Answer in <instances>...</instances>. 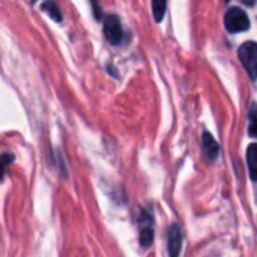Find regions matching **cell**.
Here are the masks:
<instances>
[{
    "instance_id": "obj_5",
    "label": "cell",
    "mask_w": 257,
    "mask_h": 257,
    "mask_svg": "<svg viewBox=\"0 0 257 257\" xmlns=\"http://www.w3.org/2000/svg\"><path fill=\"white\" fill-rule=\"evenodd\" d=\"M203 152L209 160H215L218 155V145L209 133H203Z\"/></svg>"
},
{
    "instance_id": "obj_8",
    "label": "cell",
    "mask_w": 257,
    "mask_h": 257,
    "mask_svg": "<svg viewBox=\"0 0 257 257\" xmlns=\"http://www.w3.org/2000/svg\"><path fill=\"white\" fill-rule=\"evenodd\" d=\"M154 241V230L151 227V224L142 226L140 229V244L142 247H149Z\"/></svg>"
},
{
    "instance_id": "obj_6",
    "label": "cell",
    "mask_w": 257,
    "mask_h": 257,
    "mask_svg": "<svg viewBox=\"0 0 257 257\" xmlns=\"http://www.w3.org/2000/svg\"><path fill=\"white\" fill-rule=\"evenodd\" d=\"M247 160H248L250 176L253 181H257V143L250 145V148L247 151Z\"/></svg>"
},
{
    "instance_id": "obj_10",
    "label": "cell",
    "mask_w": 257,
    "mask_h": 257,
    "mask_svg": "<svg viewBox=\"0 0 257 257\" xmlns=\"http://www.w3.org/2000/svg\"><path fill=\"white\" fill-rule=\"evenodd\" d=\"M12 163H14V155L12 154H2L0 155V181H3L8 166L12 164Z\"/></svg>"
},
{
    "instance_id": "obj_2",
    "label": "cell",
    "mask_w": 257,
    "mask_h": 257,
    "mask_svg": "<svg viewBox=\"0 0 257 257\" xmlns=\"http://www.w3.org/2000/svg\"><path fill=\"white\" fill-rule=\"evenodd\" d=\"M239 60L248 75L256 80L257 78V44L256 42H245L241 45L239 51Z\"/></svg>"
},
{
    "instance_id": "obj_11",
    "label": "cell",
    "mask_w": 257,
    "mask_h": 257,
    "mask_svg": "<svg viewBox=\"0 0 257 257\" xmlns=\"http://www.w3.org/2000/svg\"><path fill=\"white\" fill-rule=\"evenodd\" d=\"M248 133L251 137H257V105H253L250 111V125H248Z\"/></svg>"
},
{
    "instance_id": "obj_4",
    "label": "cell",
    "mask_w": 257,
    "mask_h": 257,
    "mask_svg": "<svg viewBox=\"0 0 257 257\" xmlns=\"http://www.w3.org/2000/svg\"><path fill=\"white\" fill-rule=\"evenodd\" d=\"M182 247V232L179 226H172L169 230V254L170 257H178Z\"/></svg>"
},
{
    "instance_id": "obj_12",
    "label": "cell",
    "mask_w": 257,
    "mask_h": 257,
    "mask_svg": "<svg viewBox=\"0 0 257 257\" xmlns=\"http://www.w3.org/2000/svg\"><path fill=\"white\" fill-rule=\"evenodd\" d=\"M56 161H57V167H59V173L62 175L63 179L68 178V170H66V166L63 163V157H62V152H56Z\"/></svg>"
},
{
    "instance_id": "obj_1",
    "label": "cell",
    "mask_w": 257,
    "mask_h": 257,
    "mask_svg": "<svg viewBox=\"0 0 257 257\" xmlns=\"http://www.w3.org/2000/svg\"><path fill=\"white\" fill-rule=\"evenodd\" d=\"M224 24L226 29L232 33H239V32H245L250 27V20L247 17V14L239 9V8H230L226 15H224Z\"/></svg>"
},
{
    "instance_id": "obj_9",
    "label": "cell",
    "mask_w": 257,
    "mask_h": 257,
    "mask_svg": "<svg viewBox=\"0 0 257 257\" xmlns=\"http://www.w3.org/2000/svg\"><path fill=\"white\" fill-rule=\"evenodd\" d=\"M166 2L163 0H154L152 2V12H154V18L157 21H161L163 17H164V12H166Z\"/></svg>"
},
{
    "instance_id": "obj_3",
    "label": "cell",
    "mask_w": 257,
    "mask_h": 257,
    "mask_svg": "<svg viewBox=\"0 0 257 257\" xmlns=\"http://www.w3.org/2000/svg\"><path fill=\"white\" fill-rule=\"evenodd\" d=\"M104 36L105 39L111 44V45H117L122 42V38H123V30H122V24H120V20L117 15L111 14L105 18L104 21Z\"/></svg>"
},
{
    "instance_id": "obj_7",
    "label": "cell",
    "mask_w": 257,
    "mask_h": 257,
    "mask_svg": "<svg viewBox=\"0 0 257 257\" xmlns=\"http://www.w3.org/2000/svg\"><path fill=\"white\" fill-rule=\"evenodd\" d=\"M41 8H42V11H45L56 23H62L63 15H62L60 8L57 6V3H54V2H44V3L41 5Z\"/></svg>"
}]
</instances>
